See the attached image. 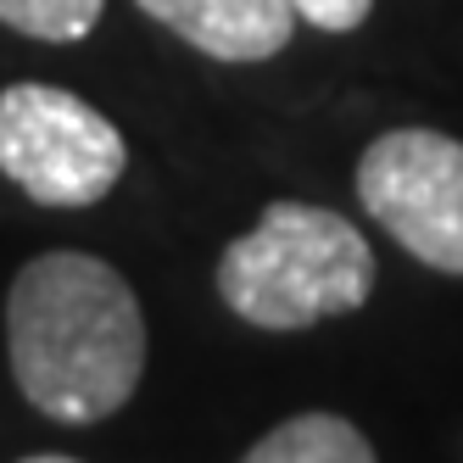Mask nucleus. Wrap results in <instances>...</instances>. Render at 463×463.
Here are the masks:
<instances>
[{
	"label": "nucleus",
	"instance_id": "obj_4",
	"mask_svg": "<svg viewBox=\"0 0 463 463\" xmlns=\"http://www.w3.org/2000/svg\"><path fill=\"white\" fill-rule=\"evenodd\" d=\"M357 202L402 251L463 274V140L441 128H391L357 162Z\"/></svg>",
	"mask_w": 463,
	"mask_h": 463
},
{
	"label": "nucleus",
	"instance_id": "obj_9",
	"mask_svg": "<svg viewBox=\"0 0 463 463\" xmlns=\"http://www.w3.org/2000/svg\"><path fill=\"white\" fill-rule=\"evenodd\" d=\"M17 463H79V458H68V452H34V458H17Z\"/></svg>",
	"mask_w": 463,
	"mask_h": 463
},
{
	"label": "nucleus",
	"instance_id": "obj_7",
	"mask_svg": "<svg viewBox=\"0 0 463 463\" xmlns=\"http://www.w3.org/2000/svg\"><path fill=\"white\" fill-rule=\"evenodd\" d=\"M107 0H0V23L45 45H73L101 23Z\"/></svg>",
	"mask_w": 463,
	"mask_h": 463
},
{
	"label": "nucleus",
	"instance_id": "obj_3",
	"mask_svg": "<svg viewBox=\"0 0 463 463\" xmlns=\"http://www.w3.org/2000/svg\"><path fill=\"white\" fill-rule=\"evenodd\" d=\"M123 135L56 84L0 90V174L40 207H90L123 179Z\"/></svg>",
	"mask_w": 463,
	"mask_h": 463
},
{
	"label": "nucleus",
	"instance_id": "obj_8",
	"mask_svg": "<svg viewBox=\"0 0 463 463\" xmlns=\"http://www.w3.org/2000/svg\"><path fill=\"white\" fill-rule=\"evenodd\" d=\"M296 17L324 28V34H352V28L374 12V0H290Z\"/></svg>",
	"mask_w": 463,
	"mask_h": 463
},
{
	"label": "nucleus",
	"instance_id": "obj_2",
	"mask_svg": "<svg viewBox=\"0 0 463 463\" xmlns=\"http://www.w3.org/2000/svg\"><path fill=\"white\" fill-rule=\"evenodd\" d=\"M369 290V241L357 223L313 202H269L251 235L218 257V296L257 329H307L357 313Z\"/></svg>",
	"mask_w": 463,
	"mask_h": 463
},
{
	"label": "nucleus",
	"instance_id": "obj_1",
	"mask_svg": "<svg viewBox=\"0 0 463 463\" xmlns=\"http://www.w3.org/2000/svg\"><path fill=\"white\" fill-rule=\"evenodd\" d=\"M6 352L17 391L45 419L101 424L140 385L146 318L112 262L90 251H45L12 279Z\"/></svg>",
	"mask_w": 463,
	"mask_h": 463
},
{
	"label": "nucleus",
	"instance_id": "obj_5",
	"mask_svg": "<svg viewBox=\"0 0 463 463\" xmlns=\"http://www.w3.org/2000/svg\"><path fill=\"white\" fill-rule=\"evenodd\" d=\"M135 6L218 61H269L302 23L290 0H135Z\"/></svg>",
	"mask_w": 463,
	"mask_h": 463
},
{
	"label": "nucleus",
	"instance_id": "obj_6",
	"mask_svg": "<svg viewBox=\"0 0 463 463\" xmlns=\"http://www.w3.org/2000/svg\"><path fill=\"white\" fill-rule=\"evenodd\" d=\"M241 463H380L369 436L341 413H296L274 424Z\"/></svg>",
	"mask_w": 463,
	"mask_h": 463
}]
</instances>
